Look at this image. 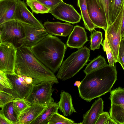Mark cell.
<instances>
[{
	"label": "cell",
	"instance_id": "6da1fadb",
	"mask_svg": "<svg viewBox=\"0 0 124 124\" xmlns=\"http://www.w3.org/2000/svg\"><path fill=\"white\" fill-rule=\"evenodd\" d=\"M116 66L107 64L86 74L78 90L79 96L87 102L110 91L117 79Z\"/></svg>",
	"mask_w": 124,
	"mask_h": 124
},
{
	"label": "cell",
	"instance_id": "7a4b0ae2",
	"mask_svg": "<svg viewBox=\"0 0 124 124\" xmlns=\"http://www.w3.org/2000/svg\"><path fill=\"white\" fill-rule=\"evenodd\" d=\"M15 71L17 75L31 78L32 85L44 81L59 83L54 73L37 58L31 48L22 45L17 47Z\"/></svg>",
	"mask_w": 124,
	"mask_h": 124
},
{
	"label": "cell",
	"instance_id": "3957f363",
	"mask_svg": "<svg viewBox=\"0 0 124 124\" xmlns=\"http://www.w3.org/2000/svg\"><path fill=\"white\" fill-rule=\"evenodd\" d=\"M66 48L59 38L49 34L31 48L37 58L54 73L61 65Z\"/></svg>",
	"mask_w": 124,
	"mask_h": 124
},
{
	"label": "cell",
	"instance_id": "277c9868",
	"mask_svg": "<svg viewBox=\"0 0 124 124\" xmlns=\"http://www.w3.org/2000/svg\"><path fill=\"white\" fill-rule=\"evenodd\" d=\"M90 50L85 46L72 53L63 62L56 75L63 81L76 74L86 64L90 56Z\"/></svg>",
	"mask_w": 124,
	"mask_h": 124
},
{
	"label": "cell",
	"instance_id": "5b68a950",
	"mask_svg": "<svg viewBox=\"0 0 124 124\" xmlns=\"http://www.w3.org/2000/svg\"><path fill=\"white\" fill-rule=\"evenodd\" d=\"M54 84L51 82L44 81L32 85L30 92L24 99L31 105L37 104L46 105L54 102L52 97L55 90L52 88Z\"/></svg>",
	"mask_w": 124,
	"mask_h": 124
},
{
	"label": "cell",
	"instance_id": "8992f818",
	"mask_svg": "<svg viewBox=\"0 0 124 124\" xmlns=\"http://www.w3.org/2000/svg\"><path fill=\"white\" fill-rule=\"evenodd\" d=\"M124 6L114 21L108 24L105 31L106 37L112 52L115 63L118 62L119 49L121 39L122 22Z\"/></svg>",
	"mask_w": 124,
	"mask_h": 124
},
{
	"label": "cell",
	"instance_id": "52a82bcc",
	"mask_svg": "<svg viewBox=\"0 0 124 124\" xmlns=\"http://www.w3.org/2000/svg\"><path fill=\"white\" fill-rule=\"evenodd\" d=\"M24 36L23 23L15 20L0 24V43H13L17 47L18 42Z\"/></svg>",
	"mask_w": 124,
	"mask_h": 124
},
{
	"label": "cell",
	"instance_id": "ba28073f",
	"mask_svg": "<svg viewBox=\"0 0 124 124\" xmlns=\"http://www.w3.org/2000/svg\"><path fill=\"white\" fill-rule=\"evenodd\" d=\"M17 47L12 43H0V70L7 74H15Z\"/></svg>",
	"mask_w": 124,
	"mask_h": 124
},
{
	"label": "cell",
	"instance_id": "9c48e42d",
	"mask_svg": "<svg viewBox=\"0 0 124 124\" xmlns=\"http://www.w3.org/2000/svg\"><path fill=\"white\" fill-rule=\"evenodd\" d=\"M49 13L57 19L73 24L79 22L81 18L73 6L63 1L50 10Z\"/></svg>",
	"mask_w": 124,
	"mask_h": 124
},
{
	"label": "cell",
	"instance_id": "30bf717a",
	"mask_svg": "<svg viewBox=\"0 0 124 124\" xmlns=\"http://www.w3.org/2000/svg\"><path fill=\"white\" fill-rule=\"evenodd\" d=\"M23 24L24 36L19 40L18 44L19 46L22 45L31 48L38 44L49 34L45 28H39Z\"/></svg>",
	"mask_w": 124,
	"mask_h": 124
},
{
	"label": "cell",
	"instance_id": "8fae6325",
	"mask_svg": "<svg viewBox=\"0 0 124 124\" xmlns=\"http://www.w3.org/2000/svg\"><path fill=\"white\" fill-rule=\"evenodd\" d=\"M88 14L93 23L105 31L108 26L106 17L96 0H86Z\"/></svg>",
	"mask_w": 124,
	"mask_h": 124
},
{
	"label": "cell",
	"instance_id": "7c38bea8",
	"mask_svg": "<svg viewBox=\"0 0 124 124\" xmlns=\"http://www.w3.org/2000/svg\"><path fill=\"white\" fill-rule=\"evenodd\" d=\"M14 17L15 20L23 23L45 28L41 22L36 19L28 9L24 1L22 0L18 1Z\"/></svg>",
	"mask_w": 124,
	"mask_h": 124
},
{
	"label": "cell",
	"instance_id": "4fadbf2b",
	"mask_svg": "<svg viewBox=\"0 0 124 124\" xmlns=\"http://www.w3.org/2000/svg\"><path fill=\"white\" fill-rule=\"evenodd\" d=\"M88 41L85 29L78 25L74 26L69 35L66 42L67 46L71 48L80 49Z\"/></svg>",
	"mask_w": 124,
	"mask_h": 124
},
{
	"label": "cell",
	"instance_id": "5bb4252c",
	"mask_svg": "<svg viewBox=\"0 0 124 124\" xmlns=\"http://www.w3.org/2000/svg\"><path fill=\"white\" fill-rule=\"evenodd\" d=\"M47 106V105H31L19 115V124H30L43 113Z\"/></svg>",
	"mask_w": 124,
	"mask_h": 124
},
{
	"label": "cell",
	"instance_id": "9a60e30c",
	"mask_svg": "<svg viewBox=\"0 0 124 124\" xmlns=\"http://www.w3.org/2000/svg\"><path fill=\"white\" fill-rule=\"evenodd\" d=\"M43 25L49 34L58 36H68L73 28V25L67 23L47 21L44 23Z\"/></svg>",
	"mask_w": 124,
	"mask_h": 124
},
{
	"label": "cell",
	"instance_id": "2e32d148",
	"mask_svg": "<svg viewBox=\"0 0 124 124\" xmlns=\"http://www.w3.org/2000/svg\"><path fill=\"white\" fill-rule=\"evenodd\" d=\"M18 1L0 0V24L15 20Z\"/></svg>",
	"mask_w": 124,
	"mask_h": 124
},
{
	"label": "cell",
	"instance_id": "e0dca14e",
	"mask_svg": "<svg viewBox=\"0 0 124 124\" xmlns=\"http://www.w3.org/2000/svg\"><path fill=\"white\" fill-rule=\"evenodd\" d=\"M103 108V101L101 98H99L83 115L82 124H95L100 114L104 112Z\"/></svg>",
	"mask_w": 124,
	"mask_h": 124
},
{
	"label": "cell",
	"instance_id": "ac0fdd59",
	"mask_svg": "<svg viewBox=\"0 0 124 124\" xmlns=\"http://www.w3.org/2000/svg\"><path fill=\"white\" fill-rule=\"evenodd\" d=\"M12 86V89L19 98H24L30 92L32 84H28L20 81L18 75L15 74H7Z\"/></svg>",
	"mask_w": 124,
	"mask_h": 124
},
{
	"label": "cell",
	"instance_id": "d6986e66",
	"mask_svg": "<svg viewBox=\"0 0 124 124\" xmlns=\"http://www.w3.org/2000/svg\"><path fill=\"white\" fill-rule=\"evenodd\" d=\"M60 101L57 103L58 108L64 116L70 115L76 111L74 108L71 95L63 90L61 91Z\"/></svg>",
	"mask_w": 124,
	"mask_h": 124
},
{
	"label": "cell",
	"instance_id": "ffe728a7",
	"mask_svg": "<svg viewBox=\"0 0 124 124\" xmlns=\"http://www.w3.org/2000/svg\"><path fill=\"white\" fill-rule=\"evenodd\" d=\"M46 108L30 124H48L54 114L58 112L57 103L53 102L47 105Z\"/></svg>",
	"mask_w": 124,
	"mask_h": 124
},
{
	"label": "cell",
	"instance_id": "44dd1931",
	"mask_svg": "<svg viewBox=\"0 0 124 124\" xmlns=\"http://www.w3.org/2000/svg\"><path fill=\"white\" fill-rule=\"evenodd\" d=\"M1 108L0 114L7 119L11 124H19V115L15 108L13 101L4 105Z\"/></svg>",
	"mask_w": 124,
	"mask_h": 124
},
{
	"label": "cell",
	"instance_id": "7402d4cb",
	"mask_svg": "<svg viewBox=\"0 0 124 124\" xmlns=\"http://www.w3.org/2000/svg\"><path fill=\"white\" fill-rule=\"evenodd\" d=\"M77 4L80 9L85 28L91 32L97 27L93 23L89 17L86 0H78Z\"/></svg>",
	"mask_w": 124,
	"mask_h": 124
},
{
	"label": "cell",
	"instance_id": "603a6c76",
	"mask_svg": "<svg viewBox=\"0 0 124 124\" xmlns=\"http://www.w3.org/2000/svg\"><path fill=\"white\" fill-rule=\"evenodd\" d=\"M109 112L111 117L117 124H124V105L111 104Z\"/></svg>",
	"mask_w": 124,
	"mask_h": 124
},
{
	"label": "cell",
	"instance_id": "cb8c5ba5",
	"mask_svg": "<svg viewBox=\"0 0 124 124\" xmlns=\"http://www.w3.org/2000/svg\"><path fill=\"white\" fill-rule=\"evenodd\" d=\"M124 0H110V21L108 24L115 20L124 6Z\"/></svg>",
	"mask_w": 124,
	"mask_h": 124
},
{
	"label": "cell",
	"instance_id": "d4e9b609",
	"mask_svg": "<svg viewBox=\"0 0 124 124\" xmlns=\"http://www.w3.org/2000/svg\"><path fill=\"white\" fill-rule=\"evenodd\" d=\"M107 64L105 59L100 55L91 61L87 64L83 71L86 74L104 66Z\"/></svg>",
	"mask_w": 124,
	"mask_h": 124
},
{
	"label": "cell",
	"instance_id": "484cf974",
	"mask_svg": "<svg viewBox=\"0 0 124 124\" xmlns=\"http://www.w3.org/2000/svg\"><path fill=\"white\" fill-rule=\"evenodd\" d=\"M109 98L111 104L117 105H124V88L119 87L111 91Z\"/></svg>",
	"mask_w": 124,
	"mask_h": 124
},
{
	"label": "cell",
	"instance_id": "4316f807",
	"mask_svg": "<svg viewBox=\"0 0 124 124\" xmlns=\"http://www.w3.org/2000/svg\"><path fill=\"white\" fill-rule=\"evenodd\" d=\"M27 5L29 7L32 11L36 14H44L50 12V10L37 0H26Z\"/></svg>",
	"mask_w": 124,
	"mask_h": 124
},
{
	"label": "cell",
	"instance_id": "83f0119b",
	"mask_svg": "<svg viewBox=\"0 0 124 124\" xmlns=\"http://www.w3.org/2000/svg\"><path fill=\"white\" fill-rule=\"evenodd\" d=\"M90 37L91 49L94 50L99 49L103 40L102 33L94 30L91 33Z\"/></svg>",
	"mask_w": 124,
	"mask_h": 124
},
{
	"label": "cell",
	"instance_id": "f1b7e54d",
	"mask_svg": "<svg viewBox=\"0 0 124 124\" xmlns=\"http://www.w3.org/2000/svg\"><path fill=\"white\" fill-rule=\"evenodd\" d=\"M82 124V123H74V121L67 118L57 112L53 115L48 124Z\"/></svg>",
	"mask_w": 124,
	"mask_h": 124
},
{
	"label": "cell",
	"instance_id": "f546056e",
	"mask_svg": "<svg viewBox=\"0 0 124 124\" xmlns=\"http://www.w3.org/2000/svg\"><path fill=\"white\" fill-rule=\"evenodd\" d=\"M101 44L104 51L106 52L109 64L112 66H115V62L114 55L106 37H105L104 39Z\"/></svg>",
	"mask_w": 124,
	"mask_h": 124
},
{
	"label": "cell",
	"instance_id": "4dcf8cb0",
	"mask_svg": "<svg viewBox=\"0 0 124 124\" xmlns=\"http://www.w3.org/2000/svg\"><path fill=\"white\" fill-rule=\"evenodd\" d=\"M13 102L14 106L19 115L31 105L24 98H17Z\"/></svg>",
	"mask_w": 124,
	"mask_h": 124
},
{
	"label": "cell",
	"instance_id": "1f68e13d",
	"mask_svg": "<svg viewBox=\"0 0 124 124\" xmlns=\"http://www.w3.org/2000/svg\"><path fill=\"white\" fill-rule=\"evenodd\" d=\"M16 98L10 92L6 90H0V107L1 108L4 105L13 102Z\"/></svg>",
	"mask_w": 124,
	"mask_h": 124
},
{
	"label": "cell",
	"instance_id": "d6a6232c",
	"mask_svg": "<svg viewBox=\"0 0 124 124\" xmlns=\"http://www.w3.org/2000/svg\"><path fill=\"white\" fill-rule=\"evenodd\" d=\"M12 88L7 74L0 70V90L4 88L12 89Z\"/></svg>",
	"mask_w": 124,
	"mask_h": 124
},
{
	"label": "cell",
	"instance_id": "836d02e7",
	"mask_svg": "<svg viewBox=\"0 0 124 124\" xmlns=\"http://www.w3.org/2000/svg\"><path fill=\"white\" fill-rule=\"evenodd\" d=\"M99 5L105 13L108 24L110 21V0H96Z\"/></svg>",
	"mask_w": 124,
	"mask_h": 124
},
{
	"label": "cell",
	"instance_id": "e575fe53",
	"mask_svg": "<svg viewBox=\"0 0 124 124\" xmlns=\"http://www.w3.org/2000/svg\"><path fill=\"white\" fill-rule=\"evenodd\" d=\"M37 0L50 10L53 9L59 4L63 1V0Z\"/></svg>",
	"mask_w": 124,
	"mask_h": 124
},
{
	"label": "cell",
	"instance_id": "d590c367",
	"mask_svg": "<svg viewBox=\"0 0 124 124\" xmlns=\"http://www.w3.org/2000/svg\"><path fill=\"white\" fill-rule=\"evenodd\" d=\"M118 62L124 70V40L122 38L120 41L118 54Z\"/></svg>",
	"mask_w": 124,
	"mask_h": 124
},
{
	"label": "cell",
	"instance_id": "8d00e7d4",
	"mask_svg": "<svg viewBox=\"0 0 124 124\" xmlns=\"http://www.w3.org/2000/svg\"><path fill=\"white\" fill-rule=\"evenodd\" d=\"M111 118L108 112H104L100 114L95 124H108L109 120Z\"/></svg>",
	"mask_w": 124,
	"mask_h": 124
},
{
	"label": "cell",
	"instance_id": "74e56055",
	"mask_svg": "<svg viewBox=\"0 0 124 124\" xmlns=\"http://www.w3.org/2000/svg\"><path fill=\"white\" fill-rule=\"evenodd\" d=\"M0 124H11L6 118L0 114Z\"/></svg>",
	"mask_w": 124,
	"mask_h": 124
},
{
	"label": "cell",
	"instance_id": "f35d334b",
	"mask_svg": "<svg viewBox=\"0 0 124 124\" xmlns=\"http://www.w3.org/2000/svg\"><path fill=\"white\" fill-rule=\"evenodd\" d=\"M121 36L122 38L124 36V7L122 22Z\"/></svg>",
	"mask_w": 124,
	"mask_h": 124
},
{
	"label": "cell",
	"instance_id": "ab89813d",
	"mask_svg": "<svg viewBox=\"0 0 124 124\" xmlns=\"http://www.w3.org/2000/svg\"><path fill=\"white\" fill-rule=\"evenodd\" d=\"M25 80L26 83L28 84H32L33 80L32 78L30 77L25 76Z\"/></svg>",
	"mask_w": 124,
	"mask_h": 124
},
{
	"label": "cell",
	"instance_id": "60d3db41",
	"mask_svg": "<svg viewBox=\"0 0 124 124\" xmlns=\"http://www.w3.org/2000/svg\"><path fill=\"white\" fill-rule=\"evenodd\" d=\"M81 82L79 81H77L75 82L74 84V85L75 86H77L78 87V88H79L81 85Z\"/></svg>",
	"mask_w": 124,
	"mask_h": 124
},
{
	"label": "cell",
	"instance_id": "b9f144b4",
	"mask_svg": "<svg viewBox=\"0 0 124 124\" xmlns=\"http://www.w3.org/2000/svg\"><path fill=\"white\" fill-rule=\"evenodd\" d=\"M124 40V36L122 38Z\"/></svg>",
	"mask_w": 124,
	"mask_h": 124
},
{
	"label": "cell",
	"instance_id": "7bdbcfd3",
	"mask_svg": "<svg viewBox=\"0 0 124 124\" xmlns=\"http://www.w3.org/2000/svg\"><path fill=\"white\" fill-rule=\"evenodd\" d=\"M17 0V1H18L19 0Z\"/></svg>",
	"mask_w": 124,
	"mask_h": 124
},
{
	"label": "cell",
	"instance_id": "ee69618b",
	"mask_svg": "<svg viewBox=\"0 0 124 124\" xmlns=\"http://www.w3.org/2000/svg\"><path fill=\"white\" fill-rule=\"evenodd\" d=\"M123 2H124V0Z\"/></svg>",
	"mask_w": 124,
	"mask_h": 124
}]
</instances>
